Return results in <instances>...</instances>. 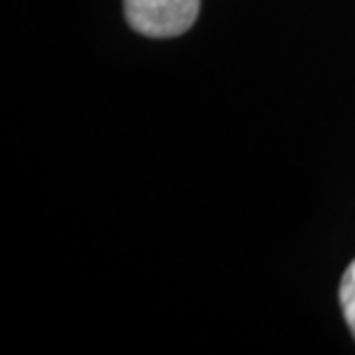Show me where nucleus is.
I'll list each match as a JSON object with an SVG mask.
<instances>
[{
	"instance_id": "nucleus-2",
	"label": "nucleus",
	"mask_w": 355,
	"mask_h": 355,
	"mask_svg": "<svg viewBox=\"0 0 355 355\" xmlns=\"http://www.w3.org/2000/svg\"><path fill=\"white\" fill-rule=\"evenodd\" d=\"M339 302H342L344 318L355 337V261L344 272L342 284H339Z\"/></svg>"
},
{
	"instance_id": "nucleus-1",
	"label": "nucleus",
	"mask_w": 355,
	"mask_h": 355,
	"mask_svg": "<svg viewBox=\"0 0 355 355\" xmlns=\"http://www.w3.org/2000/svg\"><path fill=\"white\" fill-rule=\"evenodd\" d=\"M201 0H125V17L148 37H175L187 33L198 17Z\"/></svg>"
}]
</instances>
